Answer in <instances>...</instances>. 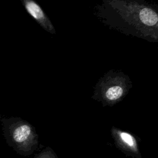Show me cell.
Returning <instances> with one entry per match:
<instances>
[{"instance_id": "5", "label": "cell", "mask_w": 158, "mask_h": 158, "mask_svg": "<svg viewBox=\"0 0 158 158\" xmlns=\"http://www.w3.org/2000/svg\"><path fill=\"white\" fill-rule=\"evenodd\" d=\"M120 137L122 141L126 144L128 146L130 147H135L136 146V141L135 138L133 137L132 135L129 134L127 132H120Z\"/></svg>"}, {"instance_id": "3", "label": "cell", "mask_w": 158, "mask_h": 158, "mask_svg": "<svg viewBox=\"0 0 158 158\" xmlns=\"http://www.w3.org/2000/svg\"><path fill=\"white\" fill-rule=\"evenodd\" d=\"M31 129L28 125H22L14 130L13 134L14 139L17 143H22L28 138Z\"/></svg>"}, {"instance_id": "2", "label": "cell", "mask_w": 158, "mask_h": 158, "mask_svg": "<svg viewBox=\"0 0 158 158\" xmlns=\"http://www.w3.org/2000/svg\"><path fill=\"white\" fill-rule=\"evenodd\" d=\"M140 17L142 22L149 26L155 25L158 21L156 14L149 8H144L141 10L140 12Z\"/></svg>"}, {"instance_id": "4", "label": "cell", "mask_w": 158, "mask_h": 158, "mask_svg": "<svg viewBox=\"0 0 158 158\" xmlns=\"http://www.w3.org/2000/svg\"><path fill=\"white\" fill-rule=\"evenodd\" d=\"M123 93L122 88L119 86H114L109 88L106 93V96L107 99L114 101L121 97Z\"/></svg>"}, {"instance_id": "1", "label": "cell", "mask_w": 158, "mask_h": 158, "mask_svg": "<svg viewBox=\"0 0 158 158\" xmlns=\"http://www.w3.org/2000/svg\"><path fill=\"white\" fill-rule=\"evenodd\" d=\"M27 12L46 31L55 33V30L44 12L34 0H20Z\"/></svg>"}]
</instances>
